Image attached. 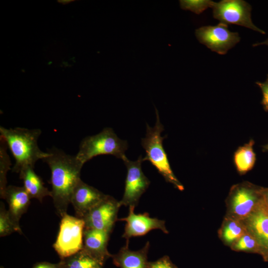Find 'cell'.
Segmentation results:
<instances>
[{
    "instance_id": "29",
    "label": "cell",
    "mask_w": 268,
    "mask_h": 268,
    "mask_svg": "<svg viewBox=\"0 0 268 268\" xmlns=\"http://www.w3.org/2000/svg\"><path fill=\"white\" fill-rule=\"evenodd\" d=\"M263 45H265L268 46V38L266 41H265L264 42H262L256 43L253 44V46L254 47H256V46Z\"/></svg>"
},
{
    "instance_id": "10",
    "label": "cell",
    "mask_w": 268,
    "mask_h": 268,
    "mask_svg": "<svg viewBox=\"0 0 268 268\" xmlns=\"http://www.w3.org/2000/svg\"><path fill=\"white\" fill-rule=\"evenodd\" d=\"M121 206L119 201L106 195L83 217L85 228L95 229L111 232L118 220V212Z\"/></svg>"
},
{
    "instance_id": "24",
    "label": "cell",
    "mask_w": 268,
    "mask_h": 268,
    "mask_svg": "<svg viewBox=\"0 0 268 268\" xmlns=\"http://www.w3.org/2000/svg\"><path fill=\"white\" fill-rule=\"evenodd\" d=\"M179 3L182 9L200 14L207 8H212L214 2L210 0H181Z\"/></svg>"
},
{
    "instance_id": "28",
    "label": "cell",
    "mask_w": 268,
    "mask_h": 268,
    "mask_svg": "<svg viewBox=\"0 0 268 268\" xmlns=\"http://www.w3.org/2000/svg\"><path fill=\"white\" fill-rule=\"evenodd\" d=\"M264 199L267 207H268V189H265Z\"/></svg>"
},
{
    "instance_id": "2",
    "label": "cell",
    "mask_w": 268,
    "mask_h": 268,
    "mask_svg": "<svg viewBox=\"0 0 268 268\" xmlns=\"http://www.w3.org/2000/svg\"><path fill=\"white\" fill-rule=\"evenodd\" d=\"M41 133L38 129L0 127V137L5 142L15 161L13 172L19 173L26 167H34L38 160H43L49 155L48 152L42 151L38 146V139Z\"/></svg>"
},
{
    "instance_id": "15",
    "label": "cell",
    "mask_w": 268,
    "mask_h": 268,
    "mask_svg": "<svg viewBox=\"0 0 268 268\" xmlns=\"http://www.w3.org/2000/svg\"><path fill=\"white\" fill-rule=\"evenodd\" d=\"M3 199L8 204L9 216L18 226L22 215L26 212L30 203V197L23 187L8 186Z\"/></svg>"
},
{
    "instance_id": "33",
    "label": "cell",
    "mask_w": 268,
    "mask_h": 268,
    "mask_svg": "<svg viewBox=\"0 0 268 268\" xmlns=\"http://www.w3.org/2000/svg\"><path fill=\"white\" fill-rule=\"evenodd\" d=\"M0 268H3V267L1 266Z\"/></svg>"
},
{
    "instance_id": "22",
    "label": "cell",
    "mask_w": 268,
    "mask_h": 268,
    "mask_svg": "<svg viewBox=\"0 0 268 268\" xmlns=\"http://www.w3.org/2000/svg\"><path fill=\"white\" fill-rule=\"evenodd\" d=\"M233 250L251 253H257L262 255L261 248L256 239L247 231L231 246Z\"/></svg>"
},
{
    "instance_id": "30",
    "label": "cell",
    "mask_w": 268,
    "mask_h": 268,
    "mask_svg": "<svg viewBox=\"0 0 268 268\" xmlns=\"http://www.w3.org/2000/svg\"><path fill=\"white\" fill-rule=\"evenodd\" d=\"M263 151H268V143L263 146Z\"/></svg>"
},
{
    "instance_id": "4",
    "label": "cell",
    "mask_w": 268,
    "mask_h": 268,
    "mask_svg": "<svg viewBox=\"0 0 268 268\" xmlns=\"http://www.w3.org/2000/svg\"><path fill=\"white\" fill-rule=\"evenodd\" d=\"M128 144L120 139L111 128H105L99 133L84 138L76 155L83 164L93 157L100 155H111L123 160Z\"/></svg>"
},
{
    "instance_id": "13",
    "label": "cell",
    "mask_w": 268,
    "mask_h": 268,
    "mask_svg": "<svg viewBox=\"0 0 268 268\" xmlns=\"http://www.w3.org/2000/svg\"><path fill=\"white\" fill-rule=\"evenodd\" d=\"M106 195L80 179L74 189L70 199V203L73 206L76 217L83 219Z\"/></svg>"
},
{
    "instance_id": "23",
    "label": "cell",
    "mask_w": 268,
    "mask_h": 268,
    "mask_svg": "<svg viewBox=\"0 0 268 268\" xmlns=\"http://www.w3.org/2000/svg\"><path fill=\"white\" fill-rule=\"evenodd\" d=\"M14 232L22 234L20 226H17L11 219L8 210L1 201L0 204V236L4 237Z\"/></svg>"
},
{
    "instance_id": "3",
    "label": "cell",
    "mask_w": 268,
    "mask_h": 268,
    "mask_svg": "<svg viewBox=\"0 0 268 268\" xmlns=\"http://www.w3.org/2000/svg\"><path fill=\"white\" fill-rule=\"evenodd\" d=\"M155 112L156 121L154 126L151 127L146 124L145 136L141 140V145L146 153L142 160L150 162L167 182L172 184L179 190L183 191L184 187L174 175L163 147V141L166 136H161L164 127L160 122L158 111L156 108Z\"/></svg>"
},
{
    "instance_id": "32",
    "label": "cell",
    "mask_w": 268,
    "mask_h": 268,
    "mask_svg": "<svg viewBox=\"0 0 268 268\" xmlns=\"http://www.w3.org/2000/svg\"><path fill=\"white\" fill-rule=\"evenodd\" d=\"M265 260L266 261H267L268 262V254L267 255V256H266V257L264 258Z\"/></svg>"
},
{
    "instance_id": "1",
    "label": "cell",
    "mask_w": 268,
    "mask_h": 268,
    "mask_svg": "<svg viewBox=\"0 0 268 268\" xmlns=\"http://www.w3.org/2000/svg\"><path fill=\"white\" fill-rule=\"evenodd\" d=\"M49 155L43 161L49 165L51 176L52 198L57 214L67 213L72 192L80 179L83 164L76 157L56 148L48 150Z\"/></svg>"
},
{
    "instance_id": "21",
    "label": "cell",
    "mask_w": 268,
    "mask_h": 268,
    "mask_svg": "<svg viewBox=\"0 0 268 268\" xmlns=\"http://www.w3.org/2000/svg\"><path fill=\"white\" fill-rule=\"evenodd\" d=\"M0 196L3 199L6 186V175L10 169L11 165L10 158L7 153V145L4 140L0 137Z\"/></svg>"
},
{
    "instance_id": "8",
    "label": "cell",
    "mask_w": 268,
    "mask_h": 268,
    "mask_svg": "<svg viewBox=\"0 0 268 268\" xmlns=\"http://www.w3.org/2000/svg\"><path fill=\"white\" fill-rule=\"evenodd\" d=\"M142 155H140L136 161L130 160L127 157L123 160L127 167V173L124 195L119 201L121 206L135 207L140 198L149 186L150 181L142 170Z\"/></svg>"
},
{
    "instance_id": "6",
    "label": "cell",
    "mask_w": 268,
    "mask_h": 268,
    "mask_svg": "<svg viewBox=\"0 0 268 268\" xmlns=\"http://www.w3.org/2000/svg\"><path fill=\"white\" fill-rule=\"evenodd\" d=\"M85 222L83 219L66 213L62 217L60 229L53 247L61 259L82 249Z\"/></svg>"
},
{
    "instance_id": "17",
    "label": "cell",
    "mask_w": 268,
    "mask_h": 268,
    "mask_svg": "<svg viewBox=\"0 0 268 268\" xmlns=\"http://www.w3.org/2000/svg\"><path fill=\"white\" fill-rule=\"evenodd\" d=\"M19 174L23 181V187L31 199H37L42 202L45 197H52L51 191L44 186L42 179L35 172L34 167H26L21 170Z\"/></svg>"
},
{
    "instance_id": "16",
    "label": "cell",
    "mask_w": 268,
    "mask_h": 268,
    "mask_svg": "<svg viewBox=\"0 0 268 268\" xmlns=\"http://www.w3.org/2000/svg\"><path fill=\"white\" fill-rule=\"evenodd\" d=\"M129 241H127L126 245L117 254L112 255L114 264L120 268H148L149 242L147 241L141 249L132 251L129 248Z\"/></svg>"
},
{
    "instance_id": "11",
    "label": "cell",
    "mask_w": 268,
    "mask_h": 268,
    "mask_svg": "<svg viewBox=\"0 0 268 268\" xmlns=\"http://www.w3.org/2000/svg\"><path fill=\"white\" fill-rule=\"evenodd\" d=\"M134 208V206H129L128 216L118 219L126 222L122 237L127 241H129L132 237L144 235L154 229H159L165 234L168 233L165 221L150 217L146 212L136 214Z\"/></svg>"
},
{
    "instance_id": "25",
    "label": "cell",
    "mask_w": 268,
    "mask_h": 268,
    "mask_svg": "<svg viewBox=\"0 0 268 268\" xmlns=\"http://www.w3.org/2000/svg\"><path fill=\"white\" fill-rule=\"evenodd\" d=\"M148 268H178L167 256H164L154 262L148 263Z\"/></svg>"
},
{
    "instance_id": "14",
    "label": "cell",
    "mask_w": 268,
    "mask_h": 268,
    "mask_svg": "<svg viewBox=\"0 0 268 268\" xmlns=\"http://www.w3.org/2000/svg\"><path fill=\"white\" fill-rule=\"evenodd\" d=\"M110 232L95 229L84 228L83 249L93 258L104 264L112 257L107 250Z\"/></svg>"
},
{
    "instance_id": "12",
    "label": "cell",
    "mask_w": 268,
    "mask_h": 268,
    "mask_svg": "<svg viewBox=\"0 0 268 268\" xmlns=\"http://www.w3.org/2000/svg\"><path fill=\"white\" fill-rule=\"evenodd\" d=\"M241 221L247 231L257 241L265 258L268 254V207L265 199Z\"/></svg>"
},
{
    "instance_id": "5",
    "label": "cell",
    "mask_w": 268,
    "mask_h": 268,
    "mask_svg": "<svg viewBox=\"0 0 268 268\" xmlns=\"http://www.w3.org/2000/svg\"><path fill=\"white\" fill-rule=\"evenodd\" d=\"M265 189L248 182L233 186L226 200L227 216L244 219L264 199Z\"/></svg>"
},
{
    "instance_id": "18",
    "label": "cell",
    "mask_w": 268,
    "mask_h": 268,
    "mask_svg": "<svg viewBox=\"0 0 268 268\" xmlns=\"http://www.w3.org/2000/svg\"><path fill=\"white\" fill-rule=\"evenodd\" d=\"M254 144V140L251 139L248 143L239 147L234 153V163L240 175L246 174L255 165L256 157L253 149Z\"/></svg>"
},
{
    "instance_id": "7",
    "label": "cell",
    "mask_w": 268,
    "mask_h": 268,
    "mask_svg": "<svg viewBox=\"0 0 268 268\" xmlns=\"http://www.w3.org/2000/svg\"><path fill=\"white\" fill-rule=\"evenodd\" d=\"M214 18L220 23L236 24L261 34L265 32L254 24L251 19V6L243 0H222L214 2L212 7Z\"/></svg>"
},
{
    "instance_id": "26",
    "label": "cell",
    "mask_w": 268,
    "mask_h": 268,
    "mask_svg": "<svg viewBox=\"0 0 268 268\" xmlns=\"http://www.w3.org/2000/svg\"><path fill=\"white\" fill-rule=\"evenodd\" d=\"M256 83L261 88L263 93V99L261 103L264 110L268 112V74L266 80L264 82L257 81Z\"/></svg>"
},
{
    "instance_id": "19",
    "label": "cell",
    "mask_w": 268,
    "mask_h": 268,
    "mask_svg": "<svg viewBox=\"0 0 268 268\" xmlns=\"http://www.w3.org/2000/svg\"><path fill=\"white\" fill-rule=\"evenodd\" d=\"M59 263V268H102L104 265L83 248L70 256L61 259Z\"/></svg>"
},
{
    "instance_id": "31",
    "label": "cell",
    "mask_w": 268,
    "mask_h": 268,
    "mask_svg": "<svg viewBox=\"0 0 268 268\" xmlns=\"http://www.w3.org/2000/svg\"><path fill=\"white\" fill-rule=\"evenodd\" d=\"M73 1V0H58V2H61L62 3H64V4H67L69 2H70V1Z\"/></svg>"
},
{
    "instance_id": "20",
    "label": "cell",
    "mask_w": 268,
    "mask_h": 268,
    "mask_svg": "<svg viewBox=\"0 0 268 268\" xmlns=\"http://www.w3.org/2000/svg\"><path fill=\"white\" fill-rule=\"evenodd\" d=\"M246 232V229L241 220L226 216L219 233L222 241L231 247Z\"/></svg>"
},
{
    "instance_id": "9",
    "label": "cell",
    "mask_w": 268,
    "mask_h": 268,
    "mask_svg": "<svg viewBox=\"0 0 268 268\" xmlns=\"http://www.w3.org/2000/svg\"><path fill=\"white\" fill-rule=\"evenodd\" d=\"M227 25L220 22L215 26H202L196 30L195 35L201 43L211 51L224 55L240 40L238 33L230 31Z\"/></svg>"
},
{
    "instance_id": "27",
    "label": "cell",
    "mask_w": 268,
    "mask_h": 268,
    "mask_svg": "<svg viewBox=\"0 0 268 268\" xmlns=\"http://www.w3.org/2000/svg\"><path fill=\"white\" fill-rule=\"evenodd\" d=\"M59 263H51L48 262H40L35 263L31 268H59Z\"/></svg>"
}]
</instances>
